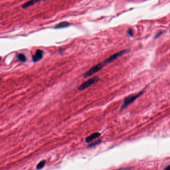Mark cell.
Segmentation results:
<instances>
[{
  "mask_svg": "<svg viewBox=\"0 0 170 170\" xmlns=\"http://www.w3.org/2000/svg\"><path fill=\"white\" fill-rule=\"evenodd\" d=\"M143 92H141L137 94L131 95L129 96H128L125 99L124 102H123L121 108L122 109H125V108H127L130 104L132 103L133 102H134L137 98L139 97L140 96H141L143 94Z\"/></svg>",
  "mask_w": 170,
  "mask_h": 170,
  "instance_id": "1",
  "label": "cell"
},
{
  "mask_svg": "<svg viewBox=\"0 0 170 170\" xmlns=\"http://www.w3.org/2000/svg\"><path fill=\"white\" fill-rule=\"evenodd\" d=\"M129 51V50H128V49H125V50H122V51H120L118 52H117L114 54L109 56L108 58L104 60L103 62V63L105 66L106 64L112 62L113 61H114L115 60L117 59V58H119V57L122 56L125 54L128 53Z\"/></svg>",
  "mask_w": 170,
  "mask_h": 170,
  "instance_id": "2",
  "label": "cell"
},
{
  "mask_svg": "<svg viewBox=\"0 0 170 170\" xmlns=\"http://www.w3.org/2000/svg\"><path fill=\"white\" fill-rule=\"evenodd\" d=\"M104 66L105 65L103 62L100 63L99 64H97L94 66L92 67L91 68H90L88 71L84 73L83 75L84 77L88 78L92 76L93 74H94L97 72L100 71Z\"/></svg>",
  "mask_w": 170,
  "mask_h": 170,
  "instance_id": "3",
  "label": "cell"
},
{
  "mask_svg": "<svg viewBox=\"0 0 170 170\" xmlns=\"http://www.w3.org/2000/svg\"><path fill=\"white\" fill-rule=\"evenodd\" d=\"M99 78H98V77L95 76L94 77L90 78V79H89L88 80H87V81H86L83 83L82 84L78 87V90L79 91L85 90V89H86L89 87H90L92 85H94L97 82L99 81Z\"/></svg>",
  "mask_w": 170,
  "mask_h": 170,
  "instance_id": "4",
  "label": "cell"
},
{
  "mask_svg": "<svg viewBox=\"0 0 170 170\" xmlns=\"http://www.w3.org/2000/svg\"><path fill=\"white\" fill-rule=\"evenodd\" d=\"M44 51L41 49H37L35 52V54L32 56V60L34 62H37L40 61L42 58Z\"/></svg>",
  "mask_w": 170,
  "mask_h": 170,
  "instance_id": "5",
  "label": "cell"
},
{
  "mask_svg": "<svg viewBox=\"0 0 170 170\" xmlns=\"http://www.w3.org/2000/svg\"><path fill=\"white\" fill-rule=\"evenodd\" d=\"M100 135H101V134L99 132H95L94 133H93L90 136H89L88 137H87V138H86V142L87 143H90L91 141H93V140L99 138Z\"/></svg>",
  "mask_w": 170,
  "mask_h": 170,
  "instance_id": "6",
  "label": "cell"
},
{
  "mask_svg": "<svg viewBox=\"0 0 170 170\" xmlns=\"http://www.w3.org/2000/svg\"><path fill=\"white\" fill-rule=\"evenodd\" d=\"M41 1V0H29V1H27L25 3L23 4L22 5L21 8H23V9H26V8H29V7L34 5L35 4L37 3V2H40Z\"/></svg>",
  "mask_w": 170,
  "mask_h": 170,
  "instance_id": "7",
  "label": "cell"
},
{
  "mask_svg": "<svg viewBox=\"0 0 170 170\" xmlns=\"http://www.w3.org/2000/svg\"><path fill=\"white\" fill-rule=\"evenodd\" d=\"M69 26H70V23L68 21H62L55 26L54 29H63V28L68 27Z\"/></svg>",
  "mask_w": 170,
  "mask_h": 170,
  "instance_id": "8",
  "label": "cell"
},
{
  "mask_svg": "<svg viewBox=\"0 0 170 170\" xmlns=\"http://www.w3.org/2000/svg\"><path fill=\"white\" fill-rule=\"evenodd\" d=\"M46 161L45 160H42L40 161L37 166V170H41V169H42L44 167V166L45 165Z\"/></svg>",
  "mask_w": 170,
  "mask_h": 170,
  "instance_id": "9",
  "label": "cell"
},
{
  "mask_svg": "<svg viewBox=\"0 0 170 170\" xmlns=\"http://www.w3.org/2000/svg\"><path fill=\"white\" fill-rule=\"evenodd\" d=\"M18 59L20 61L23 62H26V56L23 54H22V53L19 54L18 55Z\"/></svg>",
  "mask_w": 170,
  "mask_h": 170,
  "instance_id": "10",
  "label": "cell"
},
{
  "mask_svg": "<svg viewBox=\"0 0 170 170\" xmlns=\"http://www.w3.org/2000/svg\"><path fill=\"white\" fill-rule=\"evenodd\" d=\"M102 141L101 140H98V141H96V142H94V143H92L90 144V145H89L88 147H92L93 146H95L97 145H99L101 143Z\"/></svg>",
  "mask_w": 170,
  "mask_h": 170,
  "instance_id": "11",
  "label": "cell"
},
{
  "mask_svg": "<svg viewBox=\"0 0 170 170\" xmlns=\"http://www.w3.org/2000/svg\"><path fill=\"white\" fill-rule=\"evenodd\" d=\"M128 34L129 36L130 37H132L133 35V31H132V29H129L128 31Z\"/></svg>",
  "mask_w": 170,
  "mask_h": 170,
  "instance_id": "12",
  "label": "cell"
},
{
  "mask_svg": "<svg viewBox=\"0 0 170 170\" xmlns=\"http://www.w3.org/2000/svg\"><path fill=\"white\" fill-rule=\"evenodd\" d=\"M130 169L128 168H122L119 169H117V170H129Z\"/></svg>",
  "mask_w": 170,
  "mask_h": 170,
  "instance_id": "13",
  "label": "cell"
},
{
  "mask_svg": "<svg viewBox=\"0 0 170 170\" xmlns=\"http://www.w3.org/2000/svg\"><path fill=\"white\" fill-rule=\"evenodd\" d=\"M162 34V32H160L158 34H157L156 37H155V38H157L158 37H159L160 35H161V34Z\"/></svg>",
  "mask_w": 170,
  "mask_h": 170,
  "instance_id": "14",
  "label": "cell"
},
{
  "mask_svg": "<svg viewBox=\"0 0 170 170\" xmlns=\"http://www.w3.org/2000/svg\"><path fill=\"white\" fill-rule=\"evenodd\" d=\"M164 170H170V165L168 166L167 167H166L164 169Z\"/></svg>",
  "mask_w": 170,
  "mask_h": 170,
  "instance_id": "15",
  "label": "cell"
},
{
  "mask_svg": "<svg viewBox=\"0 0 170 170\" xmlns=\"http://www.w3.org/2000/svg\"><path fill=\"white\" fill-rule=\"evenodd\" d=\"M1 57H0V61H1Z\"/></svg>",
  "mask_w": 170,
  "mask_h": 170,
  "instance_id": "16",
  "label": "cell"
}]
</instances>
